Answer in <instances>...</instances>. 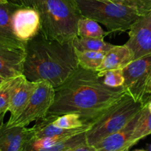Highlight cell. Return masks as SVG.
I'll list each match as a JSON object with an SVG mask.
<instances>
[{"label": "cell", "mask_w": 151, "mask_h": 151, "mask_svg": "<svg viewBox=\"0 0 151 151\" xmlns=\"http://www.w3.org/2000/svg\"><path fill=\"white\" fill-rule=\"evenodd\" d=\"M55 89L54 102L47 115L58 116L76 113L88 125L127 94L124 86H108L103 83V78L98 76L97 71L81 67Z\"/></svg>", "instance_id": "obj_1"}, {"label": "cell", "mask_w": 151, "mask_h": 151, "mask_svg": "<svg viewBox=\"0 0 151 151\" xmlns=\"http://www.w3.org/2000/svg\"><path fill=\"white\" fill-rule=\"evenodd\" d=\"M25 51L23 75L29 81H47L56 88L80 67L72 41L51 39L41 30L26 43Z\"/></svg>", "instance_id": "obj_2"}, {"label": "cell", "mask_w": 151, "mask_h": 151, "mask_svg": "<svg viewBox=\"0 0 151 151\" xmlns=\"http://www.w3.org/2000/svg\"><path fill=\"white\" fill-rule=\"evenodd\" d=\"M41 31L45 36L69 42L78 36V24L82 17L75 0H38Z\"/></svg>", "instance_id": "obj_3"}, {"label": "cell", "mask_w": 151, "mask_h": 151, "mask_svg": "<svg viewBox=\"0 0 151 151\" xmlns=\"http://www.w3.org/2000/svg\"><path fill=\"white\" fill-rule=\"evenodd\" d=\"M145 104L134 100L128 94H125L91 124L86 132L87 144L95 145L122 129L141 111Z\"/></svg>", "instance_id": "obj_4"}, {"label": "cell", "mask_w": 151, "mask_h": 151, "mask_svg": "<svg viewBox=\"0 0 151 151\" xmlns=\"http://www.w3.org/2000/svg\"><path fill=\"white\" fill-rule=\"evenodd\" d=\"M83 17L104 25L109 32H125L142 15L127 6L101 0H75Z\"/></svg>", "instance_id": "obj_5"}, {"label": "cell", "mask_w": 151, "mask_h": 151, "mask_svg": "<svg viewBox=\"0 0 151 151\" xmlns=\"http://www.w3.org/2000/svg\"><path fill=\"white\" fill-rule=\"evenodd\" d=\"M55 89L47 81H41L22 113L13 120L7 121L8 127H27L33 121L46 117L52 105Z\"/></svg>", "instance_id": "obj_6"}, {"label": "cell", "mask_w": 151, "mask_h": 151, "mask_svg": "<svg viewBox=\"0 0 151 151\" xmlns=\"http://www.w3.org/2000/svg\"><path fill=\"white\" fill-rule=\"evenodd\" d=\"M127 94L134 100L144 103L146 85L151 75V54L134 60L123 68Z\"/></svg>", "instance_id": "obj_7"}, {"label": "cell", "mask_w": 151, "mask_h": 151, "mask_svg": "<svg viewBox=\"0 0 151 151\" xmlns=\"http://www.w3.org/2000/svg\"><path fill=\"white\" fill-rule=\"evenodd\" d=\"M25 47L24 42L0 38V75L4 79L23 75Z\"/></svg>", "instance_id": "obj_8"}, {"label": "cell", "mask_w": 151, "mask_h": 151, "mask_svg": "<svg viewBox=\"0 0 151 151\" xmlns=\"http://www.w3.org/2000/svg\"><path fill=\"white\" fill-rule=\"evenodd\" d=\"M125 44L132 51L134 60L151 54V11L132 25Z\"/></svg>", "instance_id": "obj_9"}, {"label": "cell", "mask_w": 151, "mask_h": 151, "mask_svg": "<svg viewBox=\"0 0 151 151\" xmlns=\"http://www.w3.org/2000/svg\"><path fill=\"white\" fill-rule=\"evenodd\" d=\"M12 27L16 38L27 43L41 30V19L36 9L19 7L13 13Z\"/></svg>", "instance_id": "obj_10"}, {"label": "cell", "mask_w": 151, "mask_h": 151, "mask_svg": "<svg viewBox=\"0 0 151 151\" xmlns=\"http://www.w3.org/2000/svg\"><path fill=\"white\" fill-rule=\"evenodd\" d=\"M142 109L124 128L94 145L97 151H124L129 150L128 144L141 116Z\"/></svg>", "instance_id": "obj_11"}, {"label": "cell", "mask_w": 151, "mask_h": 151, "mask_svg": "<svg viewBox=\"0 0 151 151\" xmlns=\"http://www.w3.org/2000/svg\"><path fill=\"white\" fill-rule=\"evenodd\" d=\"M38 83L29 81L23 75H21L10 97L8 108L10 116L8 121L13 120L22 113L38 86Z\"/></svg>", "instance_id": "obj_12"}, {"label": "cell", "mask_w": 151, "mask_h": 151, "mask_svg": "<svg viewBox=\"0 0 151 151\" xmlns=\"http://www.w3.org/2000/svg\"><path fill=\"white\" fill-rule=\"evenodd\" d=\"M55 116H49L38 120V122L32 128H29L28 139L42 138L47 137H56V136H74L81 133L86 132L89 129L91 125L75 129H64L55 126L52 123Z\"/></svg>", "instance_id": "obj_13"}, {"label": "cell", "mask_w": 151, "mask_h": 151, "mask_svg": "<svg viewBox=\"0 0 151 151\" xmlns=\"http://www.w3.org/2000/svg\"><path fill=\"white\" fill-rule=\"evenodd\" d=\"M29 128L0 126V151H21L28 138Z\"/></svg>", "instance_id": "obj_14"}, {"label": "cell", "mask_w": 151, "mask_h": 151, "mask_svg": "<svg viewBox=\"0 0 151 151\" xmlns=\"http://www.w3.org/2000/svg\"><path fill=\"white\" fill-rule=\"evenodd\" d=\"M134 60V55L125 44L112 47L105 55L103 62L97 69L98 73L116 69H123Z\"/></svg>", "instance_id": "obj_15"}, {"label": "cell", "mask_w": 151, "mask_h": 151, "mask_svg": "<svg viewBox=\"0 0 151 151\" xmlns=\"http://www.w3.org/2000/svg\"><path fill=\"white\" fill-rule=\"evenodd\" d=\"M21 6L7 1L0 2V38L13 41L23 42L16 38L12 27L13 14Z\"/></svg>", "instance_id": "obj_16"}, {"label": "cell", "mask_w": 151, "mask_h": 151, "mask_svg": "<svg viewBox=\"0 0 151 151\" xmlns=\"http://www.w3.org/2000/svg\"><path fill=\"white\" fill-rule=\"evenodd\" d=\"M104 38H88V37L77 36L73 40V46L75 50L79 51L100 52L106 53L112 47L114 44L105 41Z\"/></svg>", "instance_id": "obj_17"}, {"label": "cell", "mask_w": 151, "mask_h": 151, "mask_svg": "<svg viewBox=\"0 0 151 151\" xmlns=\"http://www.w3.org/2000/svg\"><path fill=\"white\" fill-rule=\"evenodd\" d=\"M151 134V113L147 109L146 104L142 109L140 116L137 127L130 139L128 147L131 148L137 144L139 141Z\"/></svg>", "instance_id": "obj_18"}, {"label": "cell", "mask_w": 151, "mask_h": 151, "mask_svg": "<svg viewBox=\"0 0 151 151\" xmlns=\"http://www.w3.org/2000/svg\"><path fill=\"white\" fill-rule=\"evenodd\" d=\"M110 32H106L98 22L91 19L82 16L78 24V36L94 38H104Z\"/></svg>", "instance_id": "obj_19"}, {"label": "cell", "mask_w": 151, "mask_h": 151, "mask_svg": "<svg viewBox=\"0 0 151 151\" xmlns=\"http://www.w3.org/2000/svg\"><path fill=\"white\" fill-rule=\"evenodd\" d=\"M75 54L80 67L86 70L97 71L101 65L106 53L75 50Z\"/></svg>", "instance_id": "obj_20"}, {"label": "cell", "mask_w": 151, "mask_h": 151, "mask_svg": "<svg viewBox=\"0 0 151 151\" xmlns=\"http://www.w3.org/2000/svg\"><path fill=\"white\" fill-rule=\"evenodd\" d=\"M88 145L86 138V132L72 136L50 147L39 150H22L21 151H70L80 146Z\"/></svg>", "instance_id": "obj_21"}, {"label": "cell", "mask_w": 151, "mask_h": 151, "mask_svg": "<svg viewBox=\"0 0 151 151\" xmlns=\"http://www.w3.org/2000/svg\"><path fill=\"white\" fill-rule=\"evenodd\" d=\"M52 123L55 126L64 129H75L88 125L85 122L82 116L76 113H69L55 116Z\"/></svg>", "instance_id": "obj_22"}, {"label": "cell", "mask_w": 151, "mask_h": 151, "mask_svg": "<svg viewBox=\"0 0 151 151\" xmlns=\"http://www.w3.org/2000/svg\"><path fill=\"white\" fill-rule=\"evenodd\" d=\"M20 76L7 78L0 84V111L6 113L8 111L12 92L19 81Z\"/></svg>", "instance_id": "obj_23"}, {"label": "cell", "mask_w": 151, "mask_h": 151, "mask_svg": "<svg viewBox=\"0 0 151 151\" xmlns=\"http://www.w3.org/2000/svg\"><path fill=\"white\" fill-rule=\"evenodd\" d=\"M99 77L103 78L104 84L111 88L123 87L125 84V76L123 69H116L106 71L103 73H98Z\"/></svg>", "instance_id": "obj_24"}, {"label": "cell", "mask_w": 151, "mask_h": 151, "mask_svg": "<svg viewBox=\"0 0 151 151\" xmlns=\"http://www.w3.org/2000/svg\"><path fill=\"white\" fill-rule=\"evenodd\" d=\"M109 1L134 9L142 16L147 14L151 11V0H109Z\"/></svg>", "instance_id": "obj_25"}, {"label": "cell", "mask_w": 151, "mask_h": 151, "mask_svg": "<svg viewBox=\"0 0 151 151\" xmlns=\"http://www.w3.org/2000/svg\"><path fill=\"white\" fill-rule=\"evenodd\" d=\"M12 2L24 7L36 9L38 7V0H13Z\"/></svg>", "instance_id": "obj_26"}, {"label": "cell", "mask_w": 151, "mask_h": 151, "mask_svg": "<svg viewBox=\"0 0 151 151\" xmlns=\"http://www.w3.org/2000/svg\"><path fill=\"white\" fill-rule=\"evenodd\" d=\"M151 98V75L146 85L145 91L144 103H146Z\"/></svg>", "instance_id": "obj_27"}, {"label": "cell", "mask_w": 151, "mask_h": 151, "mask_svg": "<svg viewBox=\"0 0 151 151\" xmlns=\"http://www.w3.org/2000/svg\"><path fill=\"white\" fill-rule=\"evenodd\" d=\"M70 151H97V149L94 146L88 145H84L80 146L75 149H72Z\"/></svg>", "instance_id": "obj_28"}, {"label": "cell", "mask_w": 151, "mask_h": 151, "mask_svg": "<svg viewBox=\"0 0 151 151\" xmlns=\"http://www.w3.org/2000/svg\"><path fill=\"white\" fill-rule=\"evenodd\" d=\"M5 114H6V112L0 111V126L4 124V116H5Z\"/></svg>", "instance_id": "obj_29"}, {"label": "cell", "mask_w": 151, "mask_h": 151, "mask_svg": "<svg viewBox=\"0 0 151 151\" xmlns=\"http://www.w3.org/2000/svg\"><path fill=\"white\" fill-rule=\"evenodd\" d=\"M145 104H146V106H147V109H148V111L151 113V98L147 102V103H145Z\"/></svg>", "instance_id": "obj_30"}, {"label": "cell", "mask_w": 151, "mask_h": 151, "mask_svg": "<svg viewBox=\"0 0 151 151\" xmlns=\"http://www.w3.org/2000/svg\"><path fill=\"white\" fill-rule=\"evenodd\" d=\"M4 80H5V79H4V78H2V77H1V75H0V84H1V83H2V82H3V81H4Z\"/></svg>", "instance_id": "obj_31"}, {"label": "cell", "mask_w": 151, "mask_h": 151, "mask_svg": "<svg viewBox=\"0 0 151 151\" xmlns=\"http://www.w3.org/2000/svg\"><path fill=\"white\" fill-rule=\"evenodd\" d=\"M8 0H0V2H6V1H7Z\"/></svg>", "instance_id": "obj_32"}, {"label": "cell", "mask_w": 151, "mask_h": 151, "mask_svg": "<svg viewBox=\"0 0 151 151\" xmlns=\"http://www.w3.org/2000/svg\"><path fill=\"white\" fill-rule=\"evenodd\" d=\"M133 151H146L145 150H133Z\"/></svg>", "instance_id": "obj_33"}, {"label": "cell", "mask_w": 151, "mask_h": 151, "mask_svg": "<svg viewBox=\"0 0 151 151\" xmlns=\"http://www.w3.org/2000/svg\"><path fill=\"white\" fill-rule=\"evenodd\" d=\"M101 1H110L109 0H101Z\"/></svg>", "instance_id": "obj_34"}, {"label": "cell", "mask_w": 151, "mask_h": 151, "mask_svg": "<svg viewBox=\"0 0 151 151\" xmlns=\"http://www.w3.org/2000/svg\"><path fill=\"white\" fill-rule=\"evenodd\" d=\"M150 151H151V147H150Z\"/></svg>", "instance_id": "obj_35"}]
</instances>
